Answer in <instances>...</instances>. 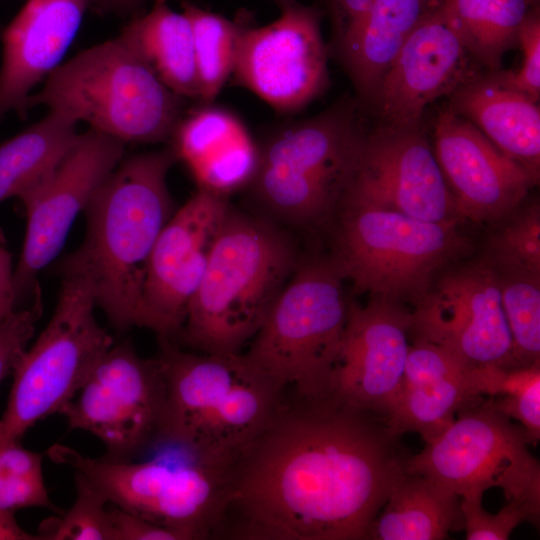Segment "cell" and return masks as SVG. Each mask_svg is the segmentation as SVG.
<instances>
[{
	"label": "cell",
	"instance_id": "1",
	"mask_svg": "<svg viewBox=\"0 0 540 540\" xmlns=\"http://www.w3.org/2000/svg\"><path fill=\"white\" fill-rule=\"evenodd\" d=\"M300 399L283 404L231 467L222 513L236 519L230 536L367 540L406 471L401 436L330 395Z\"/></svg>",
	"mask_w": 540,
	"mask_h": 540
},
{
	"label": "cell",
	"instance_id": "2",
	"mask_svg": "<svg viewBox=\"0 0 540 540\" xmlns=\"http://www.w3.org/2000/svg\"><path fill=\"white\" fill-rule=\"evenodd\" d=\"M178 161L170 145L123 157L85 208L86 233L60 273L84 275L96 306L118 331L135 326L148 261L176 210L167 176Z\"/></svg>",
	"mask_w": 540,
	"mask_h": 540
},
{
	"label": "cell",
	"instance_id": "3",
	"mask_svg": "<svg viewBox=\"0 0 540 540\" xmlns=\"http://www.w3.org/2000/svg\"><path fill=\"white\" fill-rule=\"evenodd\" d=\"M165 404L155 449L231 469L267 427L283 390L240 352H185L160 340Z\"/></svg>",
	"mask_w": 540,
	"mask_h": 540
},
{
	"label": "cell",
	"instance_id": "4",
	"mask_svg": "<svg viewBox=\"0 0 540 540\" xmlns=\"http://www.w3.org/2000/svg\"><path fill=\"white\" fill-rule=\"evenodd\" d=\"M351 97L313 117L283 123L258 143L245 187L264 218L316 229L332 225L353 181L367 131Z\"/></svg>",
	"mask_w": 540,
	"mask_h": 540
},
{
	"label": "cell",
	"instance_id": "5",
	"mask_svg": "<svg viewBox=\"0 0 540 540\" xmlns=\"http://www.w3.org/2000/svg\"><path fill=\"white\" fill-rule=\"evenodd\" d=\"M299 259L277 224L229 208L178 336L203 353H236L259 330Z\"/></svg>",
	"mask_w": 540,
	"mask_h": 540
},
{
	"label": "cell",
	"instance_id": "6",
	"mask_svg": "<svg viewBox=\"0 0 540 540\" xmlns=\"http://www.w3.org/2000/svg\"><path fill=\"white\" fill-rule=\"evenodd\" d=\"M183 100L119 34L61 63L25 108L44 106L126 144H152L169 141Z\"/></svg>",
	"mask_w": 540,
	"mask_h": 540
},
{
	"label": "cell",
	"instance_id": "7",
	"mask_svg": "<svg viewBox=\"0 0 540 540\" xmlns=\"http://www.w3.org/2000/svg\"><path fill=\"white\" fill-rule=\"evenodd\" d=\"M343 280L329 257L298 261L252 338L245 356L281 390L329 395L349 311Z\"/></svg>",
	"mask_w": 540,
	"mask_h": 540
},
{
	"label": "cell",
	"instance_id": "8",
	"mask_svg": "<svg viewBox=\"0 0 540 540\" xmlns=\"http://www.w3.org/2000/svg\"><path fill=\"white\" fill-rule=\"evenodd\" d=\"M329 257L355 293L416 304L434 277L467 247L458 223L422 221L344 199Z\"/></svg>",
	"mask_w": 540,
	"mask_h": 540
},
{
	"label": "cell",
	"instance_id": "9",
	"mask_svg": "<svg viewBox=\"0 0 540 540\" xmlns=\"http://www.w3.org/2000/svg\"><path fill=\"white\" fill-rule=\"evenodd\" d=\"M158 449L159 454L141 462L91 458L62 444L46 453L69 466L107 503L179 530L190 540L206 538L221 523L230 469L179 450Z\"/></svg>",
	"mask_w": 540,
	"mask_h": 540
},
{
	"label": "cell",
	"instance_id": "10",
	"mask_svg": "<svg viewBox=\"0 0 540 540\" xmlns=\"http://www.w3.org/2000/svg\"><path fill=\"white\" fill-rule=\"evenodd\" d=\"M54 312L13 370L0 445L20 441L39 421L61 414L73 401L98 359L114 343L95 316V297L81 274L61 273Z\"/></svg>",
	"mask_w": 540,
	"mask_h": 540
},
{
	"label": "cell",
	"instance_id": "11",
	"mask_svg": "<svg viewBox=\"0 0 540 540\" xmlns=\"http://www.w3.org/2000/svg\"><path fill=\"white\" fill-rule=\"evenodd\" d=\"M454 422L418 454L406 470L442 484L460 497L502 490L540 514V465L521 425L485 401L461 410Z\"/></svg>",
	"mask_w": 540,
	"mask_h": 540
},
{
	"label": "cell",
	"instance_id": "12",
	"mask_svg": "<svg viewBox=\"0 0 540 540\" xmlns=\"http://www.w3.org/2000/svg\"><path fill=\"white\" fill-rule=\"evenodd\" d=\"M165 404L160 361L141 357L129 341L113 343L98 359L62 415L70 429L105 446V457L131 461L154 448Z\"/></svg>",
	"mask_w": 540,
	"mask_h": 540
},
{
	"label": "cell",
	"instance_id": "13",
	"mask_svg": "<svg viewBox=\"0 0 540 540\" xmlns=\"http://www.w3.org/2000/svg\"><path fill=\"white\" fill-rule=\"evenodd\" d=\"M125 146L92 128L78 133L48 175L20 198L27 224L13 274L17 309L29 298L41 300L38 274L58 255L77 215L123 159Z\"/></svg>",
	"mask_w": 540,
	"mask_h": 540
},
{
	"label": "cell",
	"instance_id": "14",
	"mask_svg": "<svg viewBox=\"0 0 540 540\" xmlns=\"http://www.w3.org/2000/svg\"><path fill=\"white\" fill-rule=\"evenodd\" d=\"M411 317L416 337L470 368L515 367L498 274L485 257L443 274L415 304Z\"/></svg>",
	"mask_w": 540,
	"mask_h": 540
},
{
	"label": "cell",
	"instance_id": "15",
	"mask_svg": "<svg viewBox=\"0 0 540 540\" xmlns=\"http://www.w3.org/2000/svg\"><path fill=\"white\" fill-rule=\"evenodd\" d=\"M328 56L321 11L296 1L270 24L244 30L234 80L274 110L298 112L327 90Z\"/></svg>",
	"mask_w": 540,
	"mask_h": 540
},
{
	"label": "cell",
	"instance_id": "16",
	"mask_svg": "<svg viewBox=\"0 0 540 540\" xmlns=\"http://www.w3.org/2000/svg\"><path fill=\"white\" fill-rule=\"evenodd\" d=\"M230 207L228 197L198 188L174 211L152 249L135 326L153 331L159 340L178 335Z\"/></svg>",
	"mask_w": 540,
	"mask_h": 540
},
{
	"label": "cell",
	"instance_id": "17",
	"mask_svg": "<svg viewBox=\"0 0 540 540\" xmlns=\"http://www.w3.org/2000/svg\"><path fill=\"white\" fill-rule=\"evenodd\" d=\"M477 67L439 6L406 39L363 107L376 119L374 129L421 127L427 106L481 73Z\"/></svg>",
	"mask_w": 540,
	"mask_h": 540
},
{
	"label": "cell",
	"instance_id": "18",
	"mask_svg": "<svg viewBox=\"0 0 540 540\" xmlns=\"http://www.w3.org/2000/svg\"><path fill=\"white\" fill-rule=\"evenodd\" d=\"M344 199L422 221L459 223L462 220L421 127L367 132L355 176Z\"/></svg>",
	"mask_w": 540,
	"mask_h": 540
},
{
	"label": "cell",
	"instance_id": "19",
	"mask_svg": "<svg viewBox=\"0 0 540 540\" xmlns=\"http://www.w3.org/2000/svg\"><path fill=\"white\" fill-rule=\"evenodd\" d=\"M411 324V312L400 302L370 295L364 306L349 303L329 395L386 419L402 380Z\"/></svg>",
	"mask_w": 540,
	"mask_h": 540
},
{
	"label": "cell",
	"instance_id": "20",
	"mask_svg": "<svg viewBox=\"0 0 540 540\" xmlns=\"http://www.w3.org/2000/svg\"><path fill=\"white\" fill-rule=\"evenodd\" d=\"M433 150L462 220L503 219L539 180L449 107L435 119Z\"/></svg>",
	"mask_w": 540,
	"mask_h": 540
},
{
	"label": "cell",
	"instance_id": "21",
	"mask_svg": "<svg viewBox=\"0 0 540 540\" xmlns=\"http://www.w3.org/2000/svg\"><path fill=\"white\" fill-rule=\"evenodd\" d=\"M91 0H27L2 32L0 122L27 114L33 89L61 64Z\"/></svg>",
	"mask_w": 540,
	"mask_h": 540
},
{
	"label": "cell",
	"instance_id": "22",
	"mask_svg": "<svg viewBox=\"0 0 540 540\" xmlns=\"http://www.w3.org/2000/svg\"><path fill=\"white\" fill-rule=\"evenodd\" d=\"M482 399L473 368L444 348L416 337L386 422L394 434L414 432L428 444L454 422L457 413Z\"/></svg>",
	"mask_w": 540,
	"mask_h": 540
},
{
	"label": "cell",
	"instance_id": "23",
	"mask_svg": "<svg viewBox=\"0 0 540 540\" xmlns=\"http://www.w3.org/2000/svg\"><path fill=\"white\" fill-rule=\"evenodd\" d=\"M168 142L198 188L222 196L245 189L257 167L258 143L245 124L212 103L183 113Z\"/></svg>",
	"mask_w": 540,
	"mask_h": 540
},
{
	"label": "cell",
	"instance_id": "24",
	"mask_svg": "<svg viewBox=\"0 0 540 540\" xmlns=\"http://www.w3.org/2000/svg\"><path fill=\"white\" fill-rule=\"evenodd\" d=\"M449 108L476 126L498 149L539 179L540 110L496 71L479 73L450 96Z\"/></svg>",
	"mask_w": 540,
	"mask_h": 540
},
{
	"label": "cell",
	"instance_id": "25",
	"mask_svg": "<svg viewBox=\"0 0 540 540\" xmlns=\"http://www.w3.org/2000/svg\"><path fill=\"white\" fill-rule=\"evenodd\" d=\"M464 528L460 496L407 470L392 487L367 540H442Z\"/></svg>",
	"mask_w": 540,
	"mask_h": 540
},
{
	"label": "cell",
	"instance_id": "26",
	"mask_svg": "<svg viewBox=\"0 0 540 540\" xmlns=\"http://www.w3.org/2000/svg\"><path fill=\"white\" fill-rule=\"evenodd\" d=\"M120 34L139 52L158 78L182 98H199L191 24L183 12L154 3L132 18Z\"/></svg>",
	"mask_w": 540,
	"mask_h": 540
},
{
	"label": "cell",
	"instance_id": "27",
	"mask_svg": "<svg viewBox=\"0 0 540 540\" xmlns=\"http://www.w3.org/2000/svg\"><path fill=\"white\" fill-rule=\"evenodd\" d=\"M441 0H374L345 71L363 107L413 30Z\"/></svg>",
	"mask_w": 540,
	"mask_h": 540
},
{
	"label": "cell",
	"instance_id": "28",
	"mask_svg": "<svg viewBox=\"0 0 540 540\" xmlns=\"http://www.w3.org/2000/svg\"><path fill=\"white\" fill-rule=\"evenodd\" d=\"M78 122L57 111L0 144V203L40 183L75 141Z\"/></svg>",
	"mask_w": 540,
	"mask_h": 540
},
{
	"label": "cell",
	"instance_id": "29",
	"mask_svg": "<svg viewBox=\"0 0 540 540\" xmlns=\"http://www.w3.org/2000/svg\"><path fill=\"white\" fill-rule=\"evenodd\" d=\"M440 6L479 66L497 71L518 46L519 27L536 0H441Z\"/></svg>",
	"mask_w": 540,
	"mask_h": 540
},
{
	"label": "cell",
	"instance_id": "30",
	"mask_svg": "<svg viewBox=\"0 0 540 540\" xmlns=\"http://www.w3.org/2000/svg\"><path fill=\"white\" fill-rule=\"evenodd\" d=\"M182 12L193 34L200 103H213L233 74L241 36L249 26L246 19L230 20L183 1Z\"/></svg>",
	"mask_w": 540,
	"mask_h": 540
},
{
	"label": "cell",
	"instance_id": "31",
	"mask_svg": "<svg viewBox=\"0 0 540 540\" xmlns=\"http://www.w3.org/2000/svg\"><path fill=\"white\" fill-rule=\"evenodd\" d=\"M473 379L479 396L494 410L517 421L528 441L536 446L540 439V363L504 368H473Z\"/></svg>",
	"mask_w": 540,
	"mask_h": 540
},
{
	"label": "cell",
	"instance_id": "32",
	"mask_svg": "<svg viewBox=\"0 0 540 540\" xmlns=\"http://www.w3.org/2000/svg\"><path fill=\"white\" fill-rule=\"evenodd\" d=\"M494 268L515 367L540 363V273Z\"/></svg>",
	"mask_w": 540,
	"mask_h": 540
},
{
	"label": "cell",
	"instance_id": "33",
	"mask_svg": "<svg viewBox=\"0 0 540 540\" xmlns=\"http://www.w3.org/2000/svg\"><path fill=\"white\" fill-rule=\"evenodd\" d=\"M43 457L42 453L24 448L20 441L0 445V510H56L43 476Z\"/></svg>",
	"mask_w": 540,
	"mask_h": 540
},
{
	"label": "cell",
	"instance_id": "34",
	"mask_svg": "<svg viewBox=\"0 0 540 540\" xmlns=\"http://www.w3.org/2000/svg\"><path fill=\"white\" fill-rule=\"evenodd\" d=\"M512 213L489 237L484 257L496 268L540 273L539 203Z\"/></svg>",
	"mask_w": 540,
	"mask_h": 540
},
{
	"label": "cell",
	"instance_id": "35",
	"mask_svg": "<svg viewBox=\"0 0 540 540\" xmlns=\"http://www.w3.org/2000/svg\"><path fill=\"white\" fill-rule=\"evenodd\" d=\"M74 478L73 504L42 521L37 533L40 540H114L108 503L83 479Z\"/></svg>",
	"mask_w": 540,
	"mask_h": 540
},
{
	"label": "cell",
	"instance_id": "36",
	"mask_svg": "<svg viewBox=\"0 0 540 540\" xmlns=\"http://www.w3.org/2000/svg\"><path fill=\"white\" fill-rule=\"evenodd\" d=\"M483 495L460 497L466 539L507 540L512 531L522 522L539 524V515L518 502H506L496 514L487 512L482 505Z\"/></svg>",
	"mask_w": 540,
	"mask_h": 540
},
{
	"label": "cell",
	"instance_id": "37",
	"mask_svg": "<svg viewBox=\"0 0 540 540\" xmlns=\"http://www.w3.org/2000/svg\"><path fill=\"white\" fill-rule=\"evenodd\" d=\"M374 0H324L332 28L329 54L346 68L353 57Z\"/></svg>",
	"mask_w": 540,
	"mask_h": 540
},
{
	"label": "cell",
	"instance_id": "38",
	"mask_svg": "<svg viewBox=\"0 0 540 540\" xmlns=\"http://www.w3.org/2000/svg\"><path fill=\"white\" fill-rule=\"evenodd\" d=\"M518 46L523 54L521 67L517 70H497L502 81L526 94L534 101L540 98V16L536 5L522 21L517 35Z\"/></svg>",
	"mask_w": 540,
	"mask_h": 540
},
{
	"label": "cell",
	"instance_id": "39",
	"mask_svg": "<svg viewBox=\"0 0 540 540\" xmlns=\"http://www.w3.org/2000/svg\"><path fill=\"white\" fill-rule=\"evenodd\" d=\"M41 301L14 311L0 324V382L13 373L20 356L35 332L41 316Z\"/></svg>",
	"mask_w": 540,
	"mask_h": 540
},
{
	"label": "cell",
	"instance_id": "40",
	"mask_svg": "<svg viewBox=\"0 0 540 540\" xmlns=\"http://www.w3.org/2000/svg\"><path fill=\"white\" fill-rule=\"evenodd\" d=\"M109 509L114 540H190L179 530L156 524L114 505Z\"/></svg>",
	"mask_w": 540,
	"mask_h": 540
},
{
	"label": "cell",
	"instance_id": "41",
	"mask_svg": "<svg viewBox=\"0 0 540 540\" xmlns=\"http://www.w3.org/2000/svg\"><path fill=\"white\" fill-rule=\"evenodd\" d=\"M11 254L0 245V324L17 309Z\"/></svg>",
	"mask_w": 540,
	"mask_h": 540
},
{
	"label": "cell",
	"instance_id": "42",
	"mask_svg": "<svg viewBox=\"0 0 540 540\" xmlns=\"http://www.w3.org/2000/svg\"><path fill=\"white\" fill-rule=\"evenodd\" d=\"M0 540H40V537L26 532L17 523L14 512L0 510Z\"/></svg>",
	"mask_w": 540,
	"mask_h": 540
},
{
	"label": "cell",
	"instance_id": "43",
	"mask_svg": "<svg viewBox=\"0 0 540 540\" xmlns=\"http://www.w3.org/2000/svg\"><path fill=\"white\" fill-rule=\"evenodd\" d=\"M144 0H95L99 8L106 11L129 13L139 8Z\"/></svg>",
	"mask_w": 540,
	"mask_h": 540
},
{
	"label": "cell",
	"instance_id": "44",
	"mask_svg": "<svg viewBox=\"0 0 540 540\" xmlns=\"http://www.w3.org/2000/svg\"><path fill=\"white\" fill-rule=\"evenodd\" d=\"M168 0H155L156 3H167ZM274 1L277 6L280 8V10H283L287 8L288 6L292 5L296 0H272Z\"/></svg>",
	"mask_w": 540,
	"mask_h": 540
}]
</instances>
